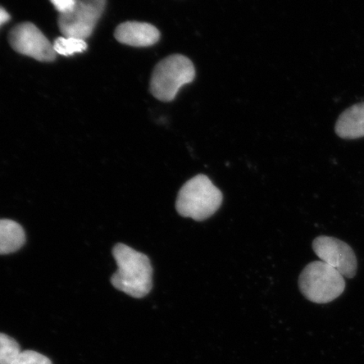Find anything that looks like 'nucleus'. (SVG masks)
<instances>
[{
  "mask_svg": "<svg viewBox=\"0 0 364 364\" xmlns=\"http://www.w3.org/2000/svg\"><path fill=\"white\" fill-rule=\"evenodd\" d=\"M196 71L188 58L174 54L163 59L154 68L150 91L161 102H171L182 86L192 83Z\"/></svg>",
  "mask_w": 364,
  "mask_h": 364,
  "instance_id": "4",
  "label": "nucleus"
},
{
  "mask_svg": "<svg viewBox=\"0 0 364 364\" xmlns=\"http://www.w3.org/2000/svg\"><path fill=\"white\" fill-rule=\"evenodd\" d=\"M77 0H50L59 12V15H63L70 12L74 9Z\"/></svg>",
  "mask_w": 364,
  "mask_h": 364,
  "instance_id": "14",
  "label": "nucleus"
},
{
  "mask_svg": "<svg viewBox=\"0 0 364 364\" xmlns=\"http://www.w3.org/2000/svg\"><path fill=\"white\" fill-rule=\"evenodd\" d=\"M312 247L322 262L335 268L343 277L353 279L356 275V255L344 241L331 236H318L313 241Z\"/></svg>",
  "mask_w": 364,
  "mask_h": 364,
  "instance_id": "7",
  "label": "nucleus"
},
{
  "mask_svg": "<svg viewBox=\"0 0 364 364\" xmlns=\"http://www.w3.org/2000/svg\"><path fill=\"white\" fill-rule=\"evenodd\" d=\"M112 254L117 265L112 285L136 299L148 295L153 287V268L146 255L124 244L116 245Z\"/></svg>",
  "mask_w": 364,
  "mask_h": 364,
  "instance_id": "1",
  "label": "nucleus"
},
{
  "mask_svg": "<svg viewBox=\"0 0 364 364\" xmlns=\"http://www.w3.org/2000/svg\"><path fill=\"white\" fill-rule=\"evenodd\" d=\"M25 242V231L18 223L0 220V255L16 252Z\"/></svg>",
  "mask_w": 364,
  "mask_h": 364,
  "instance_id": "10",
  "label": "nucleus"
},
{
  "mask_svg": "<svg viewBox=\"0 0 364 364\" xmlns=\"http://www.w3.org/2000/svg\"><path fill=\"white\" fill-rule=\"evenodd\" d=\"M115 38L122 44L145 48L156 44L161 33L156 26L149 23L127 21L117 27Z\"/></svg>",
  "mask_w": 364,
  "mask_h": 364,
  "instance_id": "8",
  "label": "nucleus"
},
{
  "mask_svg": "<svg viewBox=\"0 0 364 364\" xmlns=\"http://www.w3.org/2000/svg\"><path fill=\"white\" fill-rule=\"evenodd\" d=\"M88 45L85 40L72 38V36H61L54 41L53 48L57 54L62 56H73L75 53L86 51Z\"/></svg>",
  "mask_w": 364,
  "mask_h": 364,
  "instance_id": "11",
  "label": "nucleus"
},
{
  "mask_svg": "<svg viewBox=\"0 0 364 364\" xmlns=\"http://www.w3.org/2000/svg\"><path fill=\"white\" fill-rule=\"evenodd\" d=\"M336 134L343 139L364 136V102L354 105L341 113L335 127Z\"/></svg>",
  "mask_w": 364,
  "mask_h": 364,
  "instance_id": "9",
  "label": "nucleus"
},
{
  "mask_svg": "<svg viewBox=\"0 0 364 364\" xmlns=\"http://www.w3.org/2000/svg\"><path fill=\"white\" fill-rule=\"evenodd\" d=\"M11 15L4 9L0 6V27L11 21Z\"/></svg>",
  "mask_w": 364,
  "mask_h": 364,
  "instance_id": "15",
  "label": "nucleus"
},
{
  "mask_svg": "<svg viewBox=\"0 0 364 364\" xmlns=\"http://www.w3.org/2000/svg\"><path fill=\"white\" fill-rule=\"evenodd\" d=\"M12 364H53L51 360L44 355L35 351L21 352Z\"/></svg>",
  "mask_w": 364,
  "mask_h": 364,
  "instance_id": "13",
  "label": "nucleus"
},
{
  "mask_svg": "<svg viewBox=\"0 0 364 364\" xmlns=\"http://www.w3.org/2000/svg\"><path fill=\"white\" fill-rule=\"evenodd\" d=\"M299 289L309 301L328 304L343 294L346 288L344 277L335 268L322 261L304 267L299 279Z\"/></svg>",
  "mask_w": 364,
  "mask_h": 364,
  "instance_id": "3",
  "label": "nucleus"
},
{
  "mask_svg": "<svg viewBox=\"0 0 364 364\" xmlns=\"http://www.w3.org/2000/svg\"><path fill=\"white\" fill-rule=\"evenodd\" d=\"M106 4L107 0H77L70 12L59 15V30L63 36L85 41L93 33Z\"/></svg>",
  "mask_w": 364,
  "mask_h": 364,
  "instance_id": "5",
  "label": "nucleus"
},
{
  "mask_svg": "<svg viewBox=\"0 0 364 364\" xmlns=\"http://www.w3.org/2000/svg\"><path fill=\"white\" fill-rule=\"evenodd\" d=\"M21 352L20 345L16 340L0 333V364H12Z\"/></svg>",
  "mask_w": 364,
  "mask_h": 364,
  "instance_id": "12",
  "label": "nucleus"
},
{
  "mask_svg": "<svg viewBox=\"0 0 364 364\" xmlns=\"http://www.w3.org/2000/svg\"><path fill=\"white\" fill-rule=\"evenodd\" d=\"M9 42L16 52L41 62H53L58 54L36 26L31 22L17 25L9 35Z\"/></svg>",
  "mask_w": 364,
  "mask_h": 364,
  "instance_id": "6",
  "label": "nucleus"
},
{
  "mask_svg": "<svg viewBox=\"0 0 364 364\" xmlns=\"http://www.w3.org/2000/svg\"><path fill=\"white\" fill-rule=\"evenodd\" d=\"M222 202L220 190L207 176L201 174L182 186L177 196L176 208L182 217L203 221L215 215Z\"/></svg>",
  "mask_w": 364,
  "mask_h": 364,
  "instance_id": "2",
  "label": "nucleus"
}]
</instances>
